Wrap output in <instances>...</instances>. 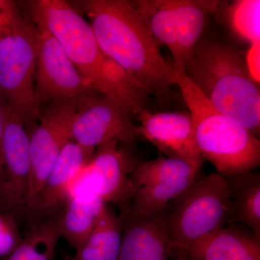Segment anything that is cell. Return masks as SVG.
Returning a JSON list of instances; mask_svg holds the SVG:
<instances>
[{
	"label": "cell",
	"instance_id": "cell-1",
	"mask_svg": "<svg viewBox=\"0 0 260 260\" xmlns=\"http://www.w3.org/2000/svg\"><path fill=\"white\" fill-rule=\"evenodd\" d=\"M80 5L103 51L148 95L162 105L170 102L171 90L177 85L175 68L162 55L134 1L85 0Z\"/></svg>",
	"mask_w": 260,
	"mask_h": 260
},
{
	"label": "cell",
	"instance_id": "cell-2",
	"mask_svg": "<svg viewBox=\"0 0 260 260\" xmlns=\"http://www.w3.org/2000/svg\"><path fill=\"white\" fill-rule=\"evenodd\" d=\"M28 10L34 24L55 38L92 88L133 116L147 109L148 94L103 51L90 23L74 7L62 0H34Z\"/></svg>",
	"mask_w": 260,
	"mask_h": 260
},
{
	"label": "cell",
	"instance_id": "cell-3",
	"mask_svg": "<svg viewBox=\"0 0 260 260\" xmlns=\"http://www.w3.org/2000/svg\"><path fill=\"white\" fill-rule=\"evenodd\" d=\"M184 73L217 110L259 136V83L234 48L201 39Z\"/></svg>",
	"mask_w": 260,
	"mask_h": 260
},
{
	"label": "cell",
	"instance_id": "cell-4",
	"mask_svg": "<svg viewBox=\"0 0 260 260\" xmlns=\"http://www.w3.org/2000/svg\"><path fill=\"white\" fill-rule=\"evenodd\" d=\"M191 118L197 144L203 159L226 179L252 172L260 164V141L245 126L219 112L184 72L175 69Z\"/></svg>",
	"mask_w": 260,
	"mask_h": 260
},
{
	"label": "cell",
	"instance_id": "cell-5",
	"mask_svg": "<svg viewBox=\"0 0 260 260\" xmlns=\"http://www.w3.org/2000/svg\"><path fill=\"white\" fill-rule=\"evenodd\" d=\"M229 179L218 173L200 176L164 210L171 251L181 250L216 232L229 215Z\"/></svg>",
	"mask_w": 260,
	"mask_h": 260
},
{
	"label": "cell",
	"instance_id": "cell-6",
	"mask_svg": "<svg viewBox=\"0 0 260 260\" xmlns=\"http://www.w3.org/2000/svg\"><path fill=\"white\" fill-rule=\"evenodd\" d=\"M37 27L23 16L0 38V102L30 135L41 114L35 90Z\"/></svg>",
	"mask_w": 260,
	"mask_h": 260
},
{
	"label": "cell",
	"instance_id": "cell-7",
	"mask_svg": "<svg viewBox=\"0 0 260 260\" xmlns=\"http://www.w3.org/2000/svg\"><path fill=\"white\" fill-rule=\"evenodd\" d=\"M201 167L167 156L140 162L131 176L135 192L126 214L150 217L162 213L192 184Z\"/></svg>",
	"mask_w": 260,
	"mask_h": 260
},
{
	"label": "cell",
	"instance_id": "cell-8",
	"mask_svg": "<svg viewBox=\"0 0 260 260\" xmlns=\"http://www.w3.org/2000/svg\"><path fill=\"white\" fill-rule=\"evenodd\" d=\"M92 97L50 103L30 133L27 215L63 148L72 140V125L75 115Z\"/></svg>",
	"mask_w": 260,
	"mask_h": 260
},
{
	"label": "cell",
	"instance_id": "cell-9",
	"mask_svg": "<svg viewBox=\"0 0 260 260\" xmlns=\"http://www.w3.org/2000/svg\"><path fill=\"white\" fill-rule=\"evenodd\" d=\"M129 145L112 141L97 147L79 179L106 204L118 208L120 217L129 210L135 192L131 176L140 162Z\"/></svg>",
	"mask_w": 260,
	"mask_h": 260
},
{
	"label": "cell",
	"instance_id": "cell-10",
	"mask_svg": "<svg viewBox=\"0 0 260 260\" xmlns=\"http://www.w3.org/2000/svg\"><path fill=\"white\" fill-rule=\"evenodd\" d=\"M35 90L39 106L93 96L99 92L84 79L64 49L49 32L38 28Z\"/></svg>",
	"mask_w": 260,
	"mask_h": 260
},
{
	"label": "cell",
	"instance_id": "cell-11",
	"mask_svg": "<svg viewBox=\"0 0 260 260\" xmlns=\"http://www.w3.org/2000/svg\"><path fill=\"white\" fill-rule=\"evenodd\" d=\"M1 103L4 115V181L0 192V212L12 215L19 223L27 218L30 175V135L22 121Z\"/></svg>",
	"mask_w": 260,
	"mask_h": 260
},
{
	"label": "cell",
	"instance_id": "cell-12",
	"mask_svg": "<svg viewBox=\"0 0 260 260\" xmlns=\"http://www.w3.org/2000/svg\"><path fill=\"white\" fill-rule=\"evenodd\" d=\"M132 114L107 95L99 93L77 113L72 140L85 148H96L112 141L131 144L140 137Z\"/></svg>",
	"mask_w": 260,
	"mask_h": 260
},
{
	"label": "cell",
	"instance_id": "cell-13",
	"mask_svg": "<svg viewBox=\"0 0 260 260\" xmlns=\"http://www.w3.org/2000/svg\"><path fill=\"white\" fill-rule=\"evenodd\" d=\"M95 150L73 140L65 145L29 210V223L45 221L60 215Z\"/></svg>",
	"mask_w": 260,
	"mask_h": 260
},
{
	"label": "cell",
	"instance_id": "cell-14",
	"mask_svg": "<svg viewBox=\"0 0 260 260\" xmlns=\"http://www.w3.org/2000/svg\"><path fill=\"white\" fill-rule=\"evenodd\" d=\"M136 117L140 122V137L150 141L166 156L203 165L190 113H152L145 109Z\"/></svg>",
	"mask_w": 260,
	"mask_h": 260
},
{
	"label": "cell",
	"instance_id": "cell-15",
	"mask_svg": "<svg viewBox=\"0 0 260 260\" xmlns=\"http://www.w3.org/2000/svg\"><path fill=\"white\" fill-rule=\"evenodd\" d=\"M164 211L150 217L126 214L122 220V242L119 260H168L170 245Z\"/></svg>",
	"mask_w": 260,
	"mask_h": 260
},
{
	"label": "cell",
	"instance_id": "cell-16",
	"mask_svg": "<svg viewBox=\"0 0 260 260\" xmlns=\"http://www.w3.org/2000/svg\"><path fill=\"white\" fill-rule=\"evenodd\" d=\"M179 251L190 260H260V238L231 224Z\"/></svg>",
	"mask_w": 260,
	"mask_h": 260
},
{
	"label": "cell",
	"instance_id": "cell-17",
	"mask_svg": "<svg viewBox=\"0 0 260 260\" xmlns=\"http://www.w3.org/2000/svg\"><path fill=\"white\" fill-rule=\"evenodd\" d=\"M224 3L217 0H175L177 51L172 62L176 70L184 72L201 40L208 18Z\"/></svg>",
	"mask_w": 260,
	"mask_h": 260
},
{
	"label": "cell",
	"instance_id": "cell-18",
	"mask_svg": "<svg viewBox=\"0 0 260 260\" xmlns=\"http://www.w3.org/2000/svg\"><path fill=\"white\" fill-rule=\"evenodd\" d=\"M61 216V236L77 251L91 232L106 203L77 181Z\"/></svg>",
	"mask_w": 260,
	"mask_h": 260
},
{
	"label": "cell",
	"instance_id": "cell-19",
	"mask_svg": "<svg viewBox=\"0 0 260 260\" xmlns=\"http://www.w3.org/2000/svg\"><path fill=\"white\" fill-rule=\"evenodd\" d=\"M121 242L122 220L114 207L106 204L83 245L64 260H119Z\"/></svg>",
	"mask_w": 260,
	"mask_h": 260
},
{
	"label": "cell",
	"instance_id": "cell-20",
	"mask_svg": "<svg viewBox=\"0 0 260 260\" xmlns=\"http://www.w3.org/2000/svg\"><path fill=\"white\" fill-rule=\"evenodd\" d=\"M229 215L227 222L242 224L260 238V174L245 173L229 179Z\"/></svg>",
	"mask_w": 260,
	"mask_h": 260
},
{
	"label": "cell",
	"instance_id": "cell-21",
	"mask_svg": "<svg viewBox=\"0 0 260 260\" xmlns=\"http://www.w3.org/2000/svg\"><path fill=\"white\" fill-rule=\"evenodd\" d=\"M60 215L51 220L30 223L25 237L4 260H54L61 237Z\"/></svg>",
	"mask_w": 260,
	"mask_h": 260
},
{
	"label": "cell",
	"instance_id": "cell-22",
	"mask_svg": "<svg viewBox=\"0 0 260 260\" xmlns=\"http://www.w3.org/2000/svg\"><path fill=\"white\" fill-rule=\"evenodd\" d=\"M134 3L158 45L167 47L174 57L177 51L175 0H135Z\"/></svg>",
	"mask_w": 260,
	"mask_h": 260
},
{
	"label": "cell",
	"instance_id": "cell-23",
	"mask_svg": "<svg viewBox=\"0 0 260 260\" xmlns=\"http://www.w3.org/2000/svg\"><path fill=\"white\" fill-rule=\"evenodd\" d=\"M259 0L235 1L228 10L233 31L251 45L259 43Z\"/></svg>",
	"mask_w": 260,
	"mask_h": 260
},
{
	"label": "cell",
	"instance_id": "cell-24",
	"mask_svg": "<svg viewBox=\"0 0 260 260\" xmlns=\"http://www.w3.org/2000/svg\"><path fill=\"white\" fill-rule=\"evenodd\" d=\"M18 224L12 215L0 212V256L9 255L21 242Z\"/></svg>",
	"mask_w": 260,
	"mask_h": 260
},
{
	"label": "cell",
	"instance_id": "cell-25",
	"mask_svg": "<svg viewBox=\"0 0 260 260\" xmlns=\"http://www.w3.org/2000/svg\"><path fill=\"white\" fill-rule=\"evenodd\" d=\"M23 16L18 3L10 0H0V38L10 30Z\"/></svg>",
	"mask_w": 260,
	"mask_h": 260
},
{
	"label": "cell",
	"instance_id": "cell-26",
	"mask_svg": "<svg viewBox=\"0 0 260 260\" xmlns=\"http://www.w3.org/2000/svg\"><path fill=\"white\" fill-rule=\"evenodd\" d=\"M246 68L256 83H259V43L251 45L250 49L246 53L244 58Z\"/></svg>",
	"mask_w": 260,
	"mask_h": 260
},
{
	"label": "cell",
	"instance_id": "cell-27",
	"mask_svg": "<svg viewBox=\"0 0 260 260\" xmlns=\"http://www.w3.org/2000/svg\"><path fill=\"white\" fill-rule=\"evenodd\" d=\"M4 129V115L2 103L0 102V192L4 181V169H3V138Z\"/></svg>",
	"mask_w": 260,
	"mask_h": 260
}]
</instances>
